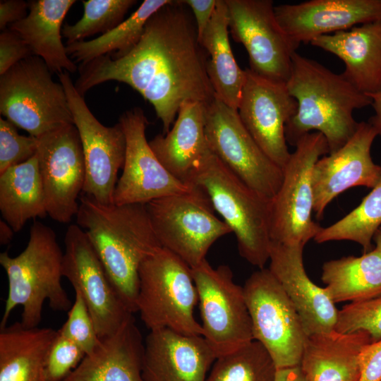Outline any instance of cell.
I'll return each instance as SVG.
<instances>
[{
	"instance_id": "6da1fadb",
	"label": "cell",
	"mask_w": 381,
	"mask_h": 381,
	"mask_svg": "<svg viewBox=\"0 0 381 381\" xmlns=\"http://www.w3.org/2000/svg\"><path fill=\"white\" fill-rule=\"evenodd\" d=\"M187 8L182 1L171 0L149 18L140 41L126 55L80 64L74 83L78 93L83 96L109 80L126 83L153 106L163 135L183 102L210 103L215 95L207 73L208 54Z\"/></svg>"
},
{
	"instance_id": "7a4b0ae2",
	"label": "cell",
	"mask_w": 381,
	"mask_h": 381,
	"mask_svg": "<svg viewBox=\"0 0 381 381\" xmlns=\"http://www.w3.org/2000/svg\"><path fill=\"white\" fill-rule=\"evenodd\" d=\"M77 224L87 234L116 294L137 312L139 268L159 244L146 204H102L80 196Z\"/></svg>"
},
{
	"instance_id": "3957f363",
	"label": "cell",
	"mask_w": 381,
	"mask_h": 381,
	"mask_svg": "<svg viewBox=\"0 0 381 381\" xmlns=\"http://www.w3.org/2000/svg\"><path fill=\"white\" fill-rule=\"evenodd\" d=\"M286 86L297 102L296 113L285 127L287 143L294 147L315 131L325 138L329 153L337 151L358 128L353 111L372 103L342 73H335L296 52Z\"/></svg>"
},
{
	"instance_id": "277c9868",
	"label": "cell",
	"mask_w": 381,
	"mask_h": 381,
	"mask_svg": "<svg viewBox=\"0 0 381 381\" xmlns=\"http://www.w3.org/2000/svg\"><path fill=\"white\" fill-rule=\"evenodd\" d=\"M63 256L54 231L39 221L31 226L27 246L18 255L1 253L8 290L0 328L18 306L23 307L20 322L26 327H38L45 301L54 310H70L72 304L61 284Z\"/></svg>"
},
{
	"instance_id": "5b68a950",
	"label": "cell",
	"mask_w": 381,
	"mask_h": 381,
	"mask_svg": "<svg viewBox=\"0 0 381 381\" xmlns=\"http://www.w3.org/2000/svg\"><path fill=\"white\" fill-rule=\"evenodd\" d=\"M187 183L201 188L234 233L240 255L264 268L270 259V202L248 187L210 150L194 167Z\"/></svg>"
},
{
	"instance_id": "8992f818",
	"label": "cell",
	"mask_w": 381,
	"mask_h": 381,
	"mask_svg": "<svg viewBox=\"0 0 381 381\" xmlns=\"http://www.w3.org/2000/svg\"><path fill=\"white\" fill-rule=\"evenodd\" d=\"M198 303L191 268L177 255L160 247L141 263L137 312L150 330L202 336L193 313Z\"/></svg>"
},
{
	"instance_id": "52a82bcc",
	"label": "cell",
	"mask_w": 381,
	"mask_h": 381,
	"mask_svg": "<svg viewBox=\"0 0 381 381\" xmlns=\"http://www.w3.org/2000/svg\"><path fill=\"white\" fill-rule=\"evenodd\" d=\"M0 113L39 138L74 124L63 85L40 57L23 59L0 75Z\"/></svg>"
},
{
	"instance_id": "ba28073f",
	"label": "cell",
	"mask_w": 381,
	"mask_h": 381,
	"mask_svg": "<svg viewBox=\"0 0 381 381\" xmlns=\"http://www.w3.org/2000/svg\"><path fill=\"white\" fill-rule=\"evenodd\" d=\"M146 207L161 246L190 268L206 260L217 239L232 233L214 214L207 194L193 185L188 192L154 200Z\"/></svg>"
},
{
	"instance_id": "9c48e42d",
	"label": "cell",
	"mask_w": 381,
	"mask_h": 381,
	"mask_svg": "<svg viewBox=\"0 0 381 381\" xmlns=\"http://www.w3.org/2000/svg\"><path fill=\"white\" fill-rule=\"evenodd\" d=\"M283 168L280 188L270 202V231L272 241L306 244L322 226L313 219L312 173L317 161L329 153L322 134L311 132L296 143Z\"/></svg>"
},
{
	"instance_id": "30bf717a",
	"label": "cell",
	"mask_w": 381,
	"mask_h": 381,
	"mask_svg": "<svg viewBox=\"0 0 381 381\" xmlns=\"http://www.w3.org/2000/svg\"><path fill=\"white\" fill-rule=\"evenodd\" d=\"M253 340L277 369L299 365L307 335L289 298L269 269L253 272L243 286Z\"/></svg>"
},
{
	"instance_id": "8fae6325",
	"label": "cell",
	"mask_w": 381,
	"mask_h": 381,
	"mask_svg": "<svg viewBox=\"0 0 381 381\" xmlns=\"http://www.w3.org/2000/svg\"><path fill=\"white\" fill-rule=\"evenodd\" d=\"M205 132L210 150L227 168L262 197L274 198L283 169L259 147L237 110L214 96L205 105Z\"/></svg>"
},
{
	"instance_id": "7c38bea8",
	"label": "cell",
	"mask_w": 381,
	"mask_h": 381,
	"mask_svg": "<svg viewBox=\"0 0 381 381\" xmlns=\"http://www.w3.org/2000/svg\"><path fill=\"white\" fill-rule=\"evenodd\" d=\"M198 294L202 337L217 358L253 341L243 287L227 265L212 267L205 260L191 268Z\"/></svg>"
},
{
	"instance_id": "4fadbf2b",
	"label": "cell",
	"mask_w": 381,
	"mask_h": 381,
	"mask_svg": "<svg viewBox=\"0 0 381 381\" xmlns=\"http://www.w3.org/2000/svg\"><path fill=\"white\" fill-rule=\"evenodd\" d=\"M58 75L82 143L85 166L83 194L102 204H113L118 172L125 161L123 130L119 123L113 126L102 124L76 90L70 73L64 71Z\"/></svg>"
},
{
	"instance_id": "5bb4252c",
	"label": "cell",
	"mask_w": 381,
	"mask_h": 381,
	"mask_svg": "<svg viewBox=\"0 0 381 381\" xmlns=\"http://www.w3.org/2000/svg\"><path fill=\"white\" fill-rule=\"evenodd\" d=\"M233 39L243 45L253 72L286 83L298 47L280 27L271 0H225Z\"/></svg>"
},
{
	"instance_id": "9a60e30c",
	"label": "cell",
	"mask_w": 381,
	"mask_h": 381,
	"mask_svg": "<svg viewBox=\"0 0 381 381\" xmlns=\"http://www.w3.org/2000/svg\"><path fill=\"white\" fill-rule=\"evenodd\" d=\"M62 273L84 299L99 338L115 333L133 315L112 287L85 232L71 224L65 234Z\"/></svg>"
},
{
	"instance_id": "2e32d148",
	"label": "cell",
	"mask_w": 381,
	"mask_h": 381,
	"mask_svg": "<svg viewBox=\"0 0 381 381\" xmlns=\"http://www.w3.org/2000/svg\"><path fill=\"white\" fill-rule=\"evenodd\" d=\"M36 156L51 219L69 223L79 209L85 181L82 143L74 124L37 138Z\"/></svg>"
},
{
	"instance_id": "e0dca14e",
	"label": "cell",
	"mask_w": 381,
	"mask_h": 381,
	"mask_svg": "<svg viewBox=\"0 0 381 381\" xmlns=\"http://www.w3.org/2000/svg\"><path fill=\"white\" fill-rule=\"evenodd\" d=\"M126 137L123 172L114 194V204H147L188 192L192 185L174 176L159 162L147 140V119L142 109L126 111L119 118Z\"/></svg>"
},
{
	"instance_id": "ac0fdd59",
	"label": "cell",
	"mask_w": 381,
	"mask_h": 381,
	"mask_svg": "<svg viewBox=\"0 0 381 381\" xmlns=\"http://www.w3.org/2000/svg\"><path fill=\"white\" fill-rule=\"evenodd\" d=\"M237 111L259 147L283 169L291 155L285 127L297 111V102L286 83L265 78L246 68Z\"/></svg>"
},
{
	"instance_id": "d6986e66",
	"label": "cell",
	"mask_w": 381,
	"mask_h": 381,
	"mask_svg": "<svg viewBox=\"0 0 381 381\" xmlns=\"http://www.w3.org/2000/svg\"><path fill=\"white\" fill-rule=\"evenodd\" d=\"M377 133L367 121L359 122L351 138L339 150L322 156L312 173L313 212L322 219L328 205L339 194L356 186L373 188L381 174L370 150Z\"/></svg>"
},
{
	"instance_id": "ffe728a7",
	"label": "cell",
	"mask_w": 381,
	"mask_h": 381,
	"mask_svg": "<svg viewBox=\"0 0 381 381\" xmlns=\"http://www.w3.org/2000/svg\"><path fill=\"white\" fill-rule=\"evenodd\" d=\"M305 244L272 241L269 270L295 307L307 336L334 330L338 311L326 289L308 276L303 253Z\"/></svg>"
},
{
	"instance_id": "44dd1931",
	"label": "cell",
	"mask_w": 381,
	"mask_h": 381,
	"mask_svg": "<svg viewBox=\"0 0 381 381\" xmlns=\"http://www.w3.org/2000/svg\"><path fill=\"white\" fill-rule=\"evenodd\" d=\"M277 20L298 47L326 35L381 20V0H310L274 6Z\"/></svg>"
},
{
	"instance_id": "7402d4cb",
	"label": "cell",
	"mask_w": 381,
	"mask_h": 381,
	"mask_svg": "<svg viewBox=\"0 0 381 381\" xmlns=\"http://www.w3.org/2000/svg\"><path fill=\"white\" fill-rule=\"evenodd\" d=\"M144 343V381H205L217 358L202 336L169 328L150 330Z\"/></svg>"
},
{
	"instance_id": "603a6c76",
	"label": "cell",
	"mask_w": 381,
	"mask_h": 381,
	"mask_svg": "<svg viewBox=\"0 0 381 381\" xmlns=\"http://www.w3.org/2000/svg\"><path fill=\"white\" fill-rule=\"evenodd\" d=\"M144 350L132 315L115 333L101 338L64 381H144Z\"/></svg>"
},
{
	"instance_id": "cb8c5ba5",
	"label": "cell",
	"mask_w": 381,
	"mask_h": 381,
	"mask_svg": "<svg viewBox=\"0 0 381 381\" xmlns=\"http://www.w3.org/2000/svg\"><path fill=\"white\" fill-rule=\"evenodd\" d=\"M310 44L339 58L343 75L360 92L381 89V20L314 39Z\"/></svg>"
},
{
	"instance_id": "d4e9b609",
	"label": "cell",
	"mask_w": 381,
	"mask_h": 381,
	"mask_svg": "<svg viewBox=\"0 0 381 381\" xmlns=\"http://www.w3.org/2000/svg\"><path fill=\"white\" fill-rule=\"evenodd\" d=\"M370 342L364 332L308 336L300 367L308 381H358L360 355Z\"/></svg>"
},
{
	"instance_id": "484cf974",
	"label": "cell",
	"mask_w": 381,
	"mask_h": 381,
	"mask_svg": "<svg viewBox=\"0 0 381 381\" xmlns=\"http://www.w3.org/2000/svg\"><path fill=\"white\" fill-rule=\"evenodd\" d=\"M75 3V0L30 1L27 16L8 27L25 42L34 56L44 61L52 73H73L78 68L61 40L64 19Z\"/></svg>"
},
{
	"instance_id": "4316f807",
	"label": "cell",
	"mask_w": 381,
	"mask_h": 381,
	"mask_svg": "<svg viewBox=\"0 0 381 381\" xmlns=\"http://www.w3.org/2000/svg\"><path fill=\"white\" fill-rule=\"evenodd\" d=\"M205 105L196 101L183 102L172 128L149 142L162 165L186 183L195 164L209 149L205 132Z\"/></svg>"
},
{
	"instance_id": "83f0119b",
	"label": "cell",
	"mask_w": 381,
	"mask_h": 381,
	"mask_svg": "<svg viewBox=\"0 0 381 381\" xmlns=\"http://www.w3.org/2000/svg\"><path fill=\"white\" fill-rule=\"evenodd\" d=\"M58 330L26 327L20 322L0 328V381H44L49 351Z\"/></svg>"
},
{
	"instance_id": "f1b7e54d",
	"label": "cell",
	"mask_w": 381,
	"mask_h": 381,
	"mask_svg": "<svg viewBox=\"0 0 381 381\" xmlns=\"http://www.w3.org/2000/svg\"><path fill=\"white\" fill-rule=\"evenodd\" d=\"M229 33L226 4L225 0H217L200 43L208 54L207 73L215 97L237 110L246 80V70H242L236 61Z\"/></svg>"
},
{
	"instance_id": "f546056e",
	"label": "cell",
	"mask_w": 381,
	"mask_h": 381,
	"mask_svg": "<svg viewBox=\"0 0 381 381\" xmlns=\"http://www.w3.org/2000/svg\"><path fill=\"white\" fill-rule=\"evenodd\" d=\"M0 211L15 233L20 231L30 219L47 215L36 155L0 174Z\"/></svg>"
},
{
	"instance_id": "4dcf8cb0",
	"label": "cell",
	"mask_w": 381,
	"mask_h": 381,
	"mask_svg": "<svg viewBox=\"0 0 381 381\" xmlns=\"http://www.w3.org/2000/svg\"><path fill=\"white\" fill-rule=\"evenodd\" d=\"M321 279L334 303H356L381 294V254L374 248L361 256L325 262Z\"/></svg>"
},
{
	"instance_id": "1f68e13d",
	"label": "cell",
	"mask_w": 381,
	"mask_h": 381,
	"mask_svg": "<svg viewBox=\"0 0 381 381\" xmlns=\"http://www.w3.org/2000/svg\"><path fill=\"white\" fill-rule=\"evenodd\" d=\"M171 0H145L126 20L108 32L88 41L66 44L68 55L84 64L109 55L116 59L126 55L140 41L149 18Z\"/></svg>"
},
{
	"instance_id": "d6a6232c",
	"label": "cell",
	"mask_w": 381,
	"mask_h": 381,
	"mask_svg": "<svg viewBox=\"0 0 381 381\" xmlns=\"http://www.w3.org/2000/svg\"><path fill=\"white\" fill-rule=\"evenodd\" d=\"M380 227L381 174L375 186L356 208L337 222L322 227L313 240L318 243L334 241H353L362 246L364 253L372 250V241Z\"/></svg>"
},
{
	"instance_id": "836d02e7",
	"label": "cell",
	"mask_w": 381,
	"mask_h": 381,
	"mask_svg": "<svg viewBox=\"0 0 381 381\" xmlns=\"http://www.w3.org/2000/svg\"><path fill=\"white\" fill-rule=\"evenodd\" d=\"M277 368L258 341L217 357L205 381H274Z\"/></svg>"
},
{
	"instance_id": "e575fe53",
	"label": "cell",
	"mask_w": 381,
	"mask_h": 381,
	"mask_svg": "<svg viewBox=\"0 0 381 381\" xmlns=\"http://www.w3.org/2000/svg\"><path fill=\"white\" fill-rule=\"evenodd\" d=\"M135 3L133 0L83 1L82 18L73 25L66 23L62 36L69 44L97 33L105 34L123 21L125 14Z\"/></svg>"
},
{
	"instance_id": "d590c367",
	"label": "cell",
	"mask_w": 381,
	"mask_h": 381,
	"mask_svg": "<svg viewBox=\"0 0 381 381\" xmlns=\"http://www.w3.org/2000/svg\"><path fill=\"white\" fill-rule=\"evenodd\" d=\"M334 330L342 334L364 332L371 342L381 339V294L344 306L338 311Z\"/></svg>"
},
{
	"instance_id": "8d00e7d4",
	"label": "cell",
	"mask_w": 381,
	"mask_h": 381,
	"mask_svg": "<svg viewBox=\"0 0 381 381\" xmlns=\"http://www.w3.org/2000/svg\"><path fill=\"white\" fill-rule=\"evenodd\" d=\"M59 332L75 343L86 354L91 353L99 342L92 315L78 291H75L74 303Z\"/></svg>"
},
{
	"instance_id": "74e56055",
	"label": "cell",
	"mask_w": 381,
	"mask_h": 381,
	"mask_svg": "<svg viewBox=\"0 0 381 381\" xmlns=\"http://www.w3.org/2000/svg\"><path fill=\"white\" fill-rule=\"evenodd\" d=\"M37 150V138L19 134L13 123L0 118V174L28 161Z\"/></svg>"
},
{
	"instance_id": "f35d334b",
	"label": "cell",
	"mask_w": 381,
	"mask_h": 381,
	"mask_svg": "<svg viewBox=\"0 0 381 381\" xmlns=\"http://www.w3.org/2000/svg\"><path fill=\"white\" fill-rule=\"evenodd\" d=\"M85 355L80 347L58 330L47 357L44 381H64Z\"/></svg>"
},
{
	"instance_id": "ab89813d",
	"label": "cell",
	"mask_w": 381,
	"mask_h": 381,
	"mask_svg": "<svg viewBox=\"0 0 381 381\" xmlns=\"http://www.w3.org/2000/svg\"><path fill=\"white\" fill-rule=\"evenodd\" d=\"M25 42L14 31L6 28L0 35V75L20 61L33 56Z\"/></svg>"
},
{
	"instance_id": "60d3db41",
	"label": "cell",
	"mask_w": 381,
	"mask_h": 381,
	"mask_svg": "<svg viewBox=\"0 0 381 381\" xmlns=\"http://www.w3.org/2000/svg\"><path fill=\"white\" fill-rule=\"evenodd\" d=\"M358 381H381V339L368 344L360 355Z\"/></svg>"
},
{
	"instance_id": "b9f144b4",
	"label": "cell",
	"mask_w": 381,
	"mask_h": 381,
	"mask_svg": "<svg viewBox=\"0 0 381 381\" xmlns=\"http://www.w3.org/2000/svg\"><path fill=\"white\" fill-rule=\"evenodd\" d=\"M182 1L192 11L200 42L213 16L217 0H182Z\"/></svg>"
},
{
	"instance_id": "7bdbcfd3",
	"label": "cell",
	"mask_w": 381,
	"mask_h": 381,
	"mask_svg": "<svg viewBox=\"0 0 381 381\" xmlns=\"http://www.w3.org/2000/svg\"><path fill=\"white\" fill-rule=\"evenodd\" d=\"M28 2L22 0H3L0 1V29L4 30L8 27L28 15Z\"/></svg>"
},
{
	"instance_id": "ee69618b",
	"label": "cell",
	"mask_w": 381,
	"mask_h": 381,
	"mask_svg": "<svg viewBox=\"0 0 381 381\" xmlns=\"http://www.w3.org/2000/svg\"><path fill=\"white\" fill-rule=\"evenodd\" d=\"M367 96L371 99V105L375 110V115L371 116L368 122L375 128L377 135L381 136V89Z\"/></svg>"
},
{
	"instance_id": "f6af8a7d",
	"label": "cell",
	"mask_w": 381,
	"mask_h": 381,
	"mask_svg": "<svg viewBox=\"0 0 381 381\" xmlns=\"http://www.w3.org/2000/svg\"><path fill=\"white\" fill-rule=\"evenodd\" d=\"M274 381H308L300 365L277 369Z\"/></svg>"
},
{
	"instance_id": "bcb514c9",
	"label": "cell",
	"mask_w": 381,
	"mask_h": 381,
	"mask_svg": "<svg viewBox=\"0 0 381 381\" xmlns=\"http://www.w3.org/2000/svg\"><path fill=\"white\" fill-rule=\"evenodd\" d=\"M14 233L11 226L1 219L0 220V243L1 245L8 244L13 238Z\"/></svg>"
},
{
	"instance_id": "7dc6e473",
	"label": "cell",
	"mask_w": 381,
	"mask_h": 381,
	"mask_svg": "<svg viewBox=\"0 0 381 381\" xmlns=\"http://www.w3.org/2000/svg\"><path fill=\"white\" fill-rule=\"evenodd\" d=\"M373 241L375 244V248L381 254V227H380L374 235Z\"/></svg>"
}]
</instances>
